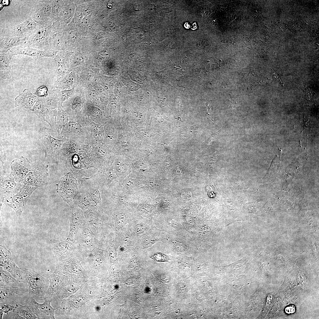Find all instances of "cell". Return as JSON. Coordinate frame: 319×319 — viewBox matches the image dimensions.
Returning a JSON list of instances; mask_svg holds the SVG:
<instances>
[{
    "label": "cell",
    "mask_w": 319,
    "mask_h": 319,
    "mask_svg": "<svg viewBox=\"0 0 319 319\" xmlns=\"http://www.w3.org/2000/svg\"><path fill=\"white\" fill-rule=\"evenodd\" d=\"M80 179L81 183L75 198V205L84 211L92 206H97L102 203L99 191L100 187L95 175L89 178L82 177Z\"/></svg>",
    "instance_id": "cell-1"
},
{
    "label": "cell",
    "mask_w": 319,
    "mask_h": 319,
    "mask_svg": "<svg viewBox=\"0 0 319 319\" xmlns=\"http://www.w3.org/2000/svg\"><path fill=\"white\" fill-rule=\"evenodd\" d=\"M39 138L45 146V158L50 164L61 163L59 154L61 146L66 139H60L53 137L50 129L45 127L38 131Z\"/></svg>",
    "instance_id": "cell-2"
},
{
    "label": "cell",
    "mask_w": 319,
    "mask_h": 319,
    "mask_svg": "<svg viewBox=\"0 0 319 319\" xmlns=\"http://www.w3.org/2000/svg\"><path fill=\"white\" fill-rule=\"evenodd\" d=\"M25 270L30 296L36 301L44 300L49 285V278L43 277L33 269Z\"/></svg>",
    "instance_id": "cell-3"
},
{
    "label": "cell",
    "mask_w": 319,
    "mask_h": 319,
    "mask_svg": "<svg viewBox=\"0 0 319 319\" xmlns=\"http://www.w3.org/2000/svg\"><path fill=\"white\" fill-rule=\"evenodd\" d=\"M30 297L26 284L16 286L0 285V304L25 305Z\"/></svg>",
    "instance_id": "cell-4"
},
{
    "label": "cell",
    "mask_w": 319,
    "mask_h": 319,
    "mask_svg": "<svg viewBox=\"0 0 319 319\" xmlns=\"http://www.w3.org/2000/svg\"><path fill=\"white\" fill-rule=\"evenodd\" d=\"M77 178L68 172L56 184L57 193L71 208L75 207V201L79 191Z\"/></svg>",
    "instance_id": "cell-5"
},
{
    "label": "cell",
    "mask_w": 319,
    "mask_h": 319,
    "mask_svg": "<svg viewBox=\"0 0 319 319\" xmlns=\"http://www.w3.org/2000/svg\"><path fill=\"white\" fill-rule=\"evenodd\" d=\"M64 164L70 172L79 179L85 174V170L95 167L87 153L82 151L71 155Z\"/></svg>",
    "instance_id": "cell-6"
},
{
    "label": "cell",
    "mask_w": 319,
    "mask_h": 319,
    "mask_svg": "<svg viewBox=\"0 0 319 319\" xmlns=\"http://www.w3.org/2000/svg\"><path fill=\"white\" fill-rule=\"evenodd\" d=\"M37 188L34 185H24L16 194L4 198L0 201L1 205L4 203L12 208L17 214H20L30 196Z\"/></svg>",
    "instance_id": "cell-7"
},
{
    "label": "cell",
    "mask_w": 319,
    "mask_h": 319,
    "mask_svg": "<svg viewBox=\"0 0 319 319\" xmlns=\"http://www.w3.org/2000/svg\"><path fill=\"white\" fill-rule=\"evenodd\" d=\"M86 127L74 121H69L63 129L60 139H65L79 144H89Z\"/></svg>",
    "instance_id": "cell-8"
},
{
    "label": "cell",
    "mask_w": 319,
    "mask_h": 319,
    "mask_svg": "<svg viewBox=\"0 0 319 319\" xmlns=\"http://www.w3.org/2000/svg\"><path fill=\"white\" fill-rule=\"evenodd\" d=\"M48 165L41 163L32 164L31 168L25 177L23 183L25 185H32L38 187L46 184L48 181Z\"/></svg>",
    "instance_id": "cell-9"
},
{
    "label": "cell",
    "mask_w": 319,
    "mask_h": 319,
    "mask_svg": "<svg viewBox=\"0 0 319 319\" xmlns=\"http://www.w3.org/2000/svg\"><path fill=\"white\" fill-rule=\"evenodd\" d=\"M98 237V234L92 232L86 219L79 229L74 243L79 247L92 249L99 242Z\"/></svg>",
    "instance_id": "cell-10"
},
{
    "label": "cell",
    "mask_w": 319,
    "mask_h": 319,
    "mask_svg": "<svg viewBox=\"0 0 319 319\" xmlns=\"http://www.w3.org/2000/svg\"><path fill=\"white\" fill-rule=\"evenodd\" d=\"M50 244L56 260L59 262L65 260L72 253L78 251L79 248L74 243L67 240L51 238Z\"/></svg>",
    "instance_id": "cell-11"
},
{
    "label": "cell",
    "mask_w": 319,
    "mask_h": 319,
    "mask_svg": "<svg viewBox=\"0 0 319 319\" xmlns=\"http://www.w3.org/2000/svg\"><path fill=\"white\" fill-rule=\"evenodd\" d=\"M62 106L59 104L57 109L50 111V133L53 137L60 139L63 129L69 121V116Z\"/></svg>",
    "instance_id": "cell-12"
},
{
    "label": "cell",
    "mask_w": 319,
    "mask_h": 319,
    "mask_svg": "<svg viewBox=\"0 0 319 319\" xmlns=\"http://www.w3.org/2000/svg\"><path fill=\"white\" fill-rule=\"evenodd\" d=\"M43 303L37 302L30 297L26 301L25 305L28 306L38 319H55L54 309L51 305V300L44 299Z\"/></svg>",
    "instance_id": "cell-13"
},
{
    "label": "cell",
    "mask_w": 319,
    "mask_h": 319,
    "mask_svg": "<svg viewBox=\"0 0 319 319\" xmlns=\"http://www.w3.org/2000/svg\"><path fill=\"white\" fill-rule=\"evenodd\" d=\"M32 164L27 158L23 157L15 159L11 163V172L8 176L12 180L23 183Z\"/></svg>",
    "instance_id": "cell-14"
},
{
    "label": "cell",
    "mask_w": 319,
    "mask_h": 319,
    "mask_svg": "<svg viewBox=\"0 0 319 319\" xmlns=\"http://www.w3.org/2000/svg\"><path fill=\"white\" fill-rule=\"evenodd\" d=\"M85 220L84 211L81 209L77 207L72 208L69 230L66 240L74 243L79 229Z\"/></svg>",
    "instance_id": "cell-15"
},
{
    "label": "cell",
    "mask_w": 319,
    "mask_h": 319,
    "mask_svg": "<svg viewBox=\"0 0 319 319\" xmlns=\"http://www.w3.org/2000/svg\"><path fill=\"white\" fill-rule=\"evenodd\" d=\"M84 213L88 224L90 226L94 227L99 235L101 231L104 218L99 204L90 207Z\"/></svg>",
    "instance_id": "cell-16"
},
{
    "label": "cell",
    "mask_w": 319,
    "mask_h": 319,
    "mask_svg": "<svg viewBox=\"0 0 319 319\" xmlns=\"http://www.w3.org/2000/svg\"><path fill=\"white\" fill-rule=\"evenodd\" d=\"M0 266L10 273L18 282L26 284L25 269L17 266L12 256L0 259Z\"/></svg>",
    "instance_id": "cell-17"
},
{
    "label": "cell",
    "mask_w": 319,
    "mask_h": 319,
    "mask_svg": "<svg viewBox=\"0 0 319 319\" xmlns=\"http://www.w3.org/2000/svg\"><path fill=\"white\" fill-rule=\"evenodd\" d=\"M107 150L102 144L95 147L87 154L93 162L95 169L103 171L108 157Z\"/></svg>",
    "instance_id": "cell-18"
},
{
    "label": "cell",
    "mask_w": 319,
    "mask_h": 319,
    "mask_svg": "<svg viewBox=\"0 0 319 319\" xmlns=\"http://www.w3.org/2000/svg\"><path fill=\"white\" fill-rule=\"evenodd\" d=\"M0 201L4 198L18 193L24 184L10 179L8 176L0 179Z\"/></svg>",
    "instance_id": "cell-19"
},
{
    "label": "cell",
    "mask_w": 319,
    "mask_h": 319,
    "mask_svg": "<svg viewBox=\"0 0 319 319\" xmlns=\"http://www.w3.org/2000/svg\"><path fill=\"white\" fill-rule=\"evenodd\" d=\"M37 23L34 20L29 19L16 26L11 30H6L8 34L12 37H22L25 35L34 32L37 30Z\"/></svg>",
    "instance_id": "cell-20"
},
{
    "label": "cell",
    "mask_w": 319,
    "mask_h": 319,
    "mask_svg": "<svg viewBox=\"0 0 319 319\" xmlns=\"http://www.w3.org/2000/svg\"><path fill=\"white\" fill-rule=\"evenodd\" d=\"M86 128L88 133L89 144L95 147L102 144L104 136L103 128L102 126L91 120Z\"/></svg>",
    "instance_id": "cell-21"
},
{
    "label": "cell",
    "mask_w": 319,
    "mask_h": 319,
    "mask_svg": "<svg viewBox=\"0 0 319 319\" xmlns=\"http://www.w3.org/2000/svg\"><path fill=\"white\" fill-rule=\"evenodd\" d=\"M6 53L10 60L13 56L18 54L30 56L35 60L45 57L44 50H40L28 47H14L9 49Z\"/></svg>",
    "instance_id": "cell-22"
},
{
    "label": "cell",
    "mask_w": 319,
    "mask_h": 319,
    "mask_svg": "<svg viewBox=\"0 0 319 319\" xmlns=\"http://www.w3.org/2000/svg\"><path fill=\"white\" fill-rule=\"evenodd\" d=\"M38 97L31 92L30 90L25 89L14 100L16 106L23 108L32 111Z\"/></svg>",
    "instance_id": "cell-23"
},
{
    "label": "cell",
    "mask_w": 319,
    "mask_h": 319,
    "mask_svg": "<svg viewBox=\"0 0 319 319\" xmlns=\"http://www.w3.org/2000/svg\"><path fill=\"white\" fill-rule=\"evenodd\" d=\"M65 139L66 141L63 144L60 150L59 158L61 163H64L71 155L81 150L80 144L70 140Z\"/></svg>",
    "instance_id": "cell-24"
},
{
    "label": "cell",
    "mask_w": 319,
    "mask_h": 319,
    "mask_svg": "<svg viewBox=\"0 0 319 319\" xmlns=\"http://www.w3.org/2000/svg\"><path fill=\"white\" fill-rule=\"evenodd\" d=\"M8 318L38 319L37 316L26 305H17L16 307L9 312Z\"/></svg>",
    "instance_id": "cell-25"
},
{
    "label": "cell",
    "mask_w": 319,
    "mask_h": 319,
    "mask_svg": "<svg viewBox=\"0 0 319 319\" xmlns=\"http://www.w3.org/2000/svg\"><path fill=\"white\" fill-rule=\"evenodd\" d=\"M41 119L48 123L49 125L51 123L50 111L44 105L40 97L37 99L33 107L32 110Z\"/></svg>",
    "instance_id": "cell-26"
},
{
    "label": "cell",
    "mask_w": 319,
    "mask_h": 319,
    "mask_svg": "<svg viewBox=\"0 0 319 319\" xmlns=\"http://www.w3.org/2000/svg\"><path fill=\"white\" fill-rule=\"evenodd\" d=\"M10 60L6 53H0V77L4 79H10L14 74L13 71L11 67Z\"/></svg>",
    "instance_id": "cell-27"
},
{
    "label": "cell",
    "mask_w": 319,
    "mask_h": 319,
    "mask_svg": "<svg viewBox=\"0 0 319 319\" xmlns=\"http://www.w3.org/2000/svg\"><path fill=\"white\" fill-rule=\"evenodd\" d=\"M26 39V38L22 37L3 38L0 41V53H6L9 49L23 43Z\"/></svg>",
    "instance_id": "cell-28"
},
{
    "label": "cell",
    "mask_w": 319,
    "mask_h": 319,
    "mask_svg": "<svg viewBox=\"0 0 319 319\" xmlns=\"http://www.w3.org/2000/svg\"><path fill=\"white\" fill-rule=\"evenodd\" d=\"M50 284L44 299L51 300L54 294L60 287L63 281L62 277L56 274H53L48 277Z\"/></svg>",
    "instance_id": "cell-29"
},
{
    "label": "cell",
    "mask_w": 319,
    "mask_h": 319,
    "mask_svg": "<svg viewBox=\"0 0 319 319\" xmlns=\"http://www.w3.org/2000/svg\"><path fill=\"white\" fill-rule=\"evenodd\" d=\"M87 115L90 119L93 122L100 125L104 123L101 110L96 106L88 105L87 109Z\"/></svg>",
    "instance_id": "cell-30"
},
{
    "label": "cell",
    "mask_w": 319,
    "mask_h": 319,
    "mask_svg": "<svg viewBox=\"0 0 319 319\" xmlns=\"http://www.w3.org/2000/svg\"><path fill=\"white\" fill-rule=\"evenodd\" d=\"M20 283L10 273L0 266V285L16 286L20 285Z\"/></svg>",
    "instance_id": "cell-31"
},
{
    "label": "cell",
    "mask_w": 319,
    "mask_h": 319,
    "mask_svg": "<svg viewBox=\"0 0 319 319\" xmlns=\"http://www.w3.org/2000/svg\"><path fill=\"white\" fill-rule=\"evenodd\" d=\"M28 39L29 45L39 43L46 40L48 36V32L47 28H41L36 30Z\"/></svg>",
    "instance_id": "cell-32"
},
{
    "label": "cell",
    "mask_w": 319,
    "mask_h": 319,
    "mask_svg": "<svg viewBox=\"0 0 319 319\" xmlns=\"http://www.w3.org/2000/svg\"><path fill=\"white\" fill-rule=\"evenodd\" d=\"M44 106L50 111L57 109L60 103L57 98L53 96L48 95L45 97H40Z\"/></svg>",
    "instance_id": "cell-33"
},
{
    "label": "cell",
    "mask_w": 319,
    "mask_h": 319,
    "mask_svg": "<svg viewBox=\"0 0 319 319\" xmlns=\"http://www.w3.org/2000/svg\"><path fill=\"white\" fill-rule=\"evenodd\" d=\"M72 74H69L59 78L56 82L57 87L65 88L71 85L73 82Z\"/></svg>",
    "instance_id": "cell-34"
},
{
    "label": "cell",
    "mask_w": 319,
    "mask_h": 319,
    "mask_svg": "<svg viewBox=\"0 0 319 319\" xmlns=\"http://www.w3.org/2000/svg\"><path fill=\"white\" fill-rule=\"evenodd\" d=\"M38 12V16L41 19L48 17L51 14V8L48 4H43L39 8Z\"/></svg>",
    "instance_id": "cell-35"
},
{
    "label": "cell",
    "mask_w": 319,
    "mask_h": 319,
    "mask_svg": "<svg viewBox=\"0 0 319 319\" xmlns=\"http://www.w3.org/2000/svg\"><path fill=\"white\" fill-rule=\"evenodd\" d=\"M108 243V248L111 263L114 262L116 258V251L114 243L112 240H110Z\"/></svg>",
    "instance_id": "cell-36"
},
{
    "label": "cell",
    "mask_w": 319,
    "mask_h": 319,
    "mask_svg": "<svg viewBox=\"0 0 319 319\" xmlns=\"http://www.w3.org/2000/svg\"><path fill=\"white\" fill-rule=\"evenodd\" d=\"M126 217L125 214L123 213H118L115 215L113 220L115 225L120 226L123 224L126 220Z\"/></svg>",
    "instance_id": "cell-37"
},
{
    "label": "cell",
    "mask_w": 319,
    "mask_h": 319,
    "mask_svg": "<svg viewBox=\"0 0 319 319\" xmlns=\"http://www.w3.org/2000/svg\"><path fill=\"white\" fill-rule=\"evenodd\" d=\"M32 93L38 97H45L48 95L49 91L46 86H42L39 87L36 92Z\"/></svg>",
    "instance_id": "cell-38"
},
{
    "label": "cell",
    "mask_w": 319,
    "mask_h": 319,
    "mask_svg": "<svg viewBox=\"0 0 319 319\" xmlns=\"http://www.w3.org/2000/svg\"><path fill=\"white\" fill-rule=\"evenodd\" d=\"M0 318H2L4 313L7 315L9 312L15 308L17 305L6 304H0Z\"/></svg>",
    "instance_id": "cell-39"
},
{
    "label": "cell",
    "mask_w": 319,
    "mask_h": 319,
    "mask_svg": "<svg viewBox=\"0 0 319 319\" xmlns=\"http://www.w3.org/2000/svg\"><path fill=\"white\" fill-rule=\"evenodd\" d=\"M150 258L155 261L159 262H168L170 260L168 256L160 253H155Z\"/></svg>",
    "instance_id": "cell-40"
},
{
    "label": "cell",
    "mask_w": 319,
    "mask_h": 319,
    "mask_svg": "<svg viewBox=\"0 0 319 319\" xmlns=\"http://www.w3.org/2000/svg\"><path fill=\"white\" fill-rule=\"evenodd\" d=\"M6 158V156L4 147L0 144V179L2 178L4 173V162Z\"/></svg>",
    "instance_id": "cell-41"
},
{
    "label": "cell",
    "mask_w": 319,
    "mask_h": 319,
    "mask_svg": "<svg viewBox=\"0 0 319 319\" xmlns=\"http://www.w3.org/2000/svg\"><path fill=\"white\" fill-rule=\"evenodd\" d=\"M89 95L91 98L90 102L92 104L99 106L100 100L97 93L94 90H91L89 92Z\"/></svg>",
    "instance_id": "cell-42"
},
{
    "label": "cell",
    "mask_w": 319,
    "mask_h": 319,
    "mask_svg": "<svg viewBox=\"0 0 319 319\" xmlns=\"http://www.w3.org/2000/svg\"><path fill=\"white\" fill-rule=\"evenodd\" d=\"M57 70L58 73L63 75L67 72V68L65 63L61 61H59L57 66Z\"/></svg>",
    "instance_id": "cell-43"
},
{
    "label": "cell",
    "mask_w": 319,
    "mask_h": 319,
    "mask_svg": "<svg viewBox=\"0 0 319 319\" xmlns=\"http://www.w3.org/2000/svg\"><path fill=\"white\" fill-rule=\"evenodd\" d=\"M146 226L145 224L141 223L137 224L135 227V230L138 234H141L143 233L146 230Z\"/></svg>",
    "instance_id": "cell-44"
},
{
    "label": "cell",
    "mask_w": 319,
    "mask_h": 319,
    "mask_svg": "<svg viewBox=\"0 0 319 319\" xmlns=\"http://www.w3.org/2000/svg\"><path fill=\"white\" fill-rule=\"evenodd\" d=\"M83 9L80 8H78L77 9L75 13V18L77 22H80L82 19Z\"/></svg>",
    "instance_id": "cell-45"
},
{
    "label": "cell",
    "mask_w": 319,
    "mask_h": 319,
    "mask_svg": "<svg viewBox=\"0 0 319 319\" xmlns=\"http://www.w3.org/2000/svg\"><path fill=\"white\" fill-rule=\"evenodd\" d=\"M72 13V9L67 8L63 10L61 12V15L64 18L69 17Z\"/></svg>",
    "instance_id": "cell-46"
},
{
    "label": "cell",
    "mask_w": 319,
    "mask_h": 319,
    "mask_svg": "<svg viewBox=\"0 0 319 319\" xmlns=\"http://www.w3.org/2000/svg\"><path fill=\"white\" fill-rule=\"evenodd\" d=\"M125 90L121 87L118 86L115 89V92L118 97H121L123 96L125 93Z\"/></svg>",
    "instance_id": "cell-47"
},
{
    "label": "cell",
    "mask_w": 319,
    "mask_h": 319,
    "mask_svg": "<svg viewBox=\"0 0 319 319\" xmlns=\"http://www.w3.org/2000/svg\"><path fill=\"white\" fill-rule=\"evenodd\" d=\"M74 59L75 61L79 63H82L84 61V58L83 55L80 53H77L75 56Z\"/></svg>",
    "instance_id": "cell-48"
},
{
    "label": "cell",
    "mask_w": 319,
    "mask_h": 319,
    "mask_svg": "<svg viewBox=\"0 0 319 319\" xmlns=\"http://www.w3.org/2000/svg\"><path fill=\"white\" fill-rule=\"evenodd\" d=\"M121 162L118 160L116 159L115 162V166L116 171L119 173L121 172L122 170V167Z\"/></svg>",
    "instance_id": "cell-49"
},
{
    "label": "cell",
    "mask_w": 319,
    "mask_h": 319,
    "mask_svg": "<svg viewBox=\"0 0 319 319\" xmlns=\"http://www.w3.org/2000/svg\"><path fill=\"white\" fill-rule=\"evenodd\" d=\"M61 10V6L58 4H54L52 7L51 11L54 14H58Z\"/></svg>",
    "instance_id": "cell-50"
},
{
    "label": "cell",
    "mask_w": 319,
    "mask_h": 319,
    "mask_svg": "<svg viewBox=\"0 0 319 319\" xmlns=\"http://www.w3.org/2000/svg\"><path fill=\"white\" fill-rule=\"evenodd\" d=\"M285 312L288 314L294 313L295 310V307L293 305H290L287 307L285 309Z\"/></svg>",
    "instance_id": "cell-51"
},
{
    "label": "cell",
    "mask_w": 319,
    "mask_h": 319,
    "mask_svg": "<svg viewBox=\"0 0 319 319\" xmlns=\"http://www.w3.org/2000/svg\"><path fill=\"white\" fill-rule=\"evenodd\" d=\"M154 241L150 239H146L144 242V247L145 248H148L151 247L152 245L154 243Z\"/></svg>",
    "instance_id": "cell-52"
},
{
    "label": "cell",
    "mask_w": 319,
    "mask_h": 319,
    "mask_svg": "<svg viewBox=\"0 0 319 319\" xmlns=\"http://www.w3.org/2000/svg\"><path fill=\"white\" fill-rule=\"evenodd\" d=\"M97 90L98 93L101 97L103 98L106 97V93L104 89L102 87H99L98 88Z\"/></svg>",
    "instance_id": "cell-53"
},
{
    "label": "cell",
    "mask_w": 319,
    "mask_h": 319,
    "mask_svg": "<svg viewBox=\"0 0 319 319\" xmlns=\"http://www.w3.org/2000/svg\"><path fill=\"white\" fill-rule=\"evenodd\" d=\"M69 38L71 41H75L77 38V34L74 31L70 32L69 33Z\"/></svg>",
    "instance_id": "cell-54"
},
{
    "label": "cell",
    "mask_w": 319,
    "mask_h": 319,
    "mask_svg": "<svg viewBox=\"0 0 319 319\" xmlns=\"http://www.w3.org/2000/svg\"><path fill=\"white\" fill-rule=\"evenodd\" d=\"M84 77L88 80H91L93 77L92 73L89 71L84 72Z\"/></svg>",
    "instance_id": "cell-55"
},
{
    "label": "cell",
    "mask_w": 319,
    "mask_h": 319,
    "mask_svg": "<svg viewBox=\"0 0 319 319\" xmlns=\"http://www.w3.org/2000/svg\"><path fill=\"white\" fill-rule=\"evenodd\" d=\"M90 17L89 16L85 17L82 19L81 21L82 24L83 25H86L88 24L90 22Z\"/></svg>",
    "instance_id": "cell-56"
},
{
    "label": "cell",
    "mask_w": 319,
    "mask_h": 319,
    "mask_svg": "<svg viewBox=\"0 0 319 319\" xmlns=\"http://www.w3.org/2000/svg\"><path fill=\"white\" fill-rule=\"evenodd\" d=\"M126 183L127 186L131 187L134 184V182L132 179H127L126 182Z\"/></svg>",
    "instance_id": "cell-57"
},
{
    "label": "cell",
    "mask_w": 319,
    "mask_h": 319,
    "mask_svg": "<svg viewBox=\"0 0 319 319\" xmlns=\"http://www.w3.org/2000/svg\"><path fill=\"white\" fill-rule=\"evenodd\" d=\"M90 11V9L89 7H86L83 9V14L87 15L89 14Z\"/></svg>",
    "instance_id": "cell-58"
}]
</instances>
